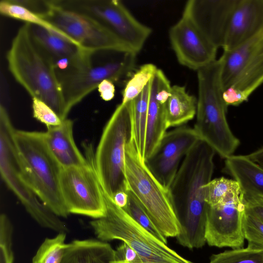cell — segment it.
<instances>
[{
	"label": "cell",
	"mask_w": 263,
	"mask_h": 263,
	"mask_svg": "<svg viewBox=\"0 0 263 263\" xmlns=\"http://www.w3.org/2000/svg\"><path fill=\"white\" fill-rule=\"evenodd\" d=\"M215 150L200 140L186 155L169 189L181 223L177 242L190 249L206 242L204 186L212 180Z\"/></svg>",
	"instance_id": "obj_1"
},
{
	"label": "cell",
	"mask_w": 263,
	"mask_h": 263,
	"mask_svg": "<svg viewBox=\"0 0 263 263\" xmlns=\"http://www.w3.org/2000/svg\"><path fill=\"white\" fill-rule=\"evenodd\" d=\"M11 73L30 95L47 104L63 121L68 114L51 58L33 39L30 24L17 30L6 54Z\"/></svg>",
	"instance_id": "obj_2"
},
{
	"label": "cell",
	"mask_w": 263,
	"mask_h": 263,
	"mask_svg": "<svg viewBox=\"0 0 263 263\" xmlns=\"http://www.w3.org/2000/svg\"><path fill=\"white\" fill-rule=\"evenodd\" d=\"M221 66L220 58L197 71V107L193 128L200 140L226 159L233 155L240 141L232 132L226 118L228 106L223 98Z\"/></svg>",
	"instance_id": "obj_3"
},
{
	"label": "cell",
	"mask_w": 263,
	"mask_h": 263,
	"mask_svg": "<svg viewBox=\"0 0 263 263\" xmlns=\"http://www.w3.org/2000/svg\"><path fill=\"white\" fill-rule=\"evenodd\" d=\"M14 143L24 178L40 201L59 217L68 212L62 199V167L49 151L44 132L14 129Z\"/></svg>",
	"instance_id": "obj_4"
},
{
	"label": "cell",
	"mask_w": 263,
	"mask_h": 263,
	"mask_svg": "<svg viewBox=\"0 0 263 263\" xmlns=\"http://www.w3.org/2000/svg\"><path fill=\"white\" fill-rule=\"evenodd\" d=\"M125 175L127 191L154 224L165 238L176 237L182 227L170 189L152 174L133 139L125 146Z\"/></svg>",
	"instance_id": "obj_5"
},
{
	"label": "cell",
	"mask_w": 263,
	"mask_h": 263,
	"mask_svg": "<svg viewBox=\"0 0 263 263\" xmlns=\"http://www.w3.org/2000/svg\"><path fill=\"white\" fill-rule=\"evenodd\" d=\"M106 213L90 223L101 241L120 240L132 247L138 256L127 261L116 259L112 263H194L139 224L124 210L105 195Z\"/></svg>",
	"instance_id": "obj_6"
},
{
	"label": "cell",
	"mask_w": 263,
	"mask_h": 263,
	"mask_svg": "<svg viewBox=\"0 0 263 263\" xmlns=\"http://www.w3.org/2000/svg\"><path fill=\"white\" fill-rule=\"evenodd\" d=\"M132 139V101L121 103L103 129L93 158L105 195L111 200L117 192L127 191L125 146Z\"/></svg>",
	"instance_id": "obj_7"
},
{
	"label": "cell",
	"mask_w": 263,
	"mask_h": 263,
	"mask_svg": "<svg viewBox=\"0 0 263 263\" xmlns=\"http://www.w3.org/2000/svg\"><path fill=\"white\" fill-rule=\"evenodd\" d=\"M220 58L224 101L238 105L263 84V29Z\"/></svg>",
	"instance_id": "obj_8"
},
{
	"label": "cell",
	"mask_w": 263,
	"mask_h": 263,
	"mask_svg": "<svg viewBox=\"0 0 263 263\" xmlns=\"http://www.w3.org/2000/svg\"><path fill=\"white\" fill-rule=\"evenodd\" d=\"M4 106H0V172L8 187L30 215L42 227L59 233L68 229L59 216L43 204L26 182L13 137L14 130Z\"/></svg>",
	"instance_id": "obj_9"
},
{
	"label": "cell",
	"mask_w": 263,
	"mask_h": 263,
	"mask_svg": "<svg viewBox=\"0 0 263 263\" xmlns=\"http://www.w3.org/2000/svg\"><path fill=\"white\" fill-rule=\"evenodd\" d=\"M57 3L93 18L137 54L152 32L119 0H58Z\"/></svg>",
	"instance_id": "obj_10"
},
{
	"label": "cell",
	"mask_w": 263,
	"mask_h": 263,
	"mask_svg": "<svg viewBox=\"0 0 263 263\" xmlns=\"http://www.w3.org/2000/svg\"><path fill=\"white\" fill-rule=\"evenodd\" d=\"M137 53H121L116 59L103 64L90 65L57 74L66 109L68 114L73 106L98 88L104 80L115 83L128 80L134 72Z\"/></svg>",
	"instance_id": "obj_11"
},
{
	"label": "cell",
	"mask_w": 263,
	"mask_h": 263,
	"mask_svg": "<svg viewBox=\"0 0 263 263\" xmlns=\"http://www.w3.org/2000/svg\"><path fill=\"white\" fill-rule=\"evenodd\" d=\"M43 19L76 44L93 52H134L126 44L93 18L64 8L51 0Z\"/></svg>",
	"instance_id": "obj_12"
},
{
	"label": "cell",
	"mask_w": 263,
	"mask_h": 263,
	"mask_svg": "<svg viewBox=\"0 0 263 263\" xmlns=\"http://www.w3.org/2000/svg\"><path fill=\"white\" fill-rule=\"evenodd\" d=\"M60 186L68 212L99 219L106 213L105 196L93 161L62 168Z\"/></svg>",
	"instance_id": "obj_13"
},
{
	"label": "cell",
	"mask_w": 263,
	"mask_h": 263,
	"mask_svg": "<svg viewBox=\"0 0 263 263\" xmlns=\"http://www.w3.org/2000/svg\"><path fill=\"white\" fill-rule=\"evenodd\" d=\"M245 211L239 186L217 204L207 205L205 237L210 246L238 249L243 246L242 220Z\"/></svg>",
	"instance_id": "obj_14"
},
{
	"label": "cell",
	"mask_w": 263,
	"mask_h": 263,
	"mask_svg": "<svg viewBox=\"0 0 263 263\" xmlns=\"http://www.w3.org/2000/svg\"><path fill=\"white\" fill-rule=\"evenodd\" d=\"M200 140L193 128L175 127L166 132L145 164L156 179L169 189L183 159Z\"/></svg>",
	"instance_id": "obj_15"
},
{
	"label": "cell",
	"mask_w": 263,
	"mask_h": 263,
	"mask_svg": "<svg viewBox=\"0 0 263 263\" xmlns=\"http://www.w3.org/2000/svg\"><path fill=\"white\" fill-rule=\"evenodd\" d=\"M168 36L178 62L183 66L197 71L216 60L218 48L183 13L170 28Z\"/></svg>",
	"instance_id": "obj_16"
},
{
	"label": "cell",
	"mask_w": 263,
	"mask_h": 263,
	"mask_svg": "<svg viewBox=\"0 0 263 263\" xmlns=\"http://www.w3.org/2000/svg\"><path fill=\"white\" fill-rule=\"evenodd\" d=\"M238 0H190L183 13L218 48L222 47L229 21Z\"/></svg>",
	"instance_id": "obj_17"
},
{
	"label": "cell",
	"mask_w": 263,
	"mask_h": 263,
	"mask_svg": "<svg viewBox=\"0 0 263 263\" xmlns=\"http://www.w3.org/2000/svg\"><path fill=\"white\" fill-rule=\"evenodd\" d=\"M171 88L170 81L163 71L158 69L151 81L144 161L155 151L168 129L166 105Z\"/></svg>",
	"instance_id": "obj_18"
},
{
	"label": "cell",
	"mask_w": 263,
	"mask_h": 263,
	"mask_svg": "<svg viewBox=\"0 0 263 263\" xmlns=\"http://www.w3.org/2000/svg\"><path fill=\"white\" fill-rule=\"evenodd\" d=\"M263 29V0H238L231 15L222 48L234 49Z\"/></svg>",
	"instance_id": "obj_19"
},
{
	"label": "cell",
	"mask_w": 263,
	"mask_h": 263,
	"mask_svg": "<svg viewBox=\"0 0 263 263\" xmlns=\"http://www.w3.org/2000/svg\"><path fill=\"white\" fill-rule=\"evenodd\" d=\"M73 126V122L67 118L59 125L47 127L44 132L46 145L62 168L81 166L88 162L75 143Z\"/></svg>",
	"instance_id": "obj_20"
},
{
	"label": "cell",
	"mask_w": 263,
	"mask_h": 263,
	"mask_svg": "<svg viewBox=\"0 0 263 263\" xmlns=\"http://www.w3.org/2000/svg\"><path fill=\"white\" fill-rule=\"evenodd\" d=\"M30 31L35 42L51 58L53 63L65 59L92 57L95 53L43 27L30 24Z\"/></svg>",
	"instance_id": "obj_21"
},
{
	"label": "cell",
	"mask_w": 263,
	"mask_h": 263,
	"mask_svg": "<svg viewBox=\"0 0 263 263\" xmlns=\"http://www.w3.org/2000/svg\"><path fill=\"white\" fill-rule=\"evenodd\" d=\"M225 167L238 183L243 197H263V169L246 155L228 157Z\"/></svg>",
	"instance_id": "obj_22"
},
{
	"label": "cell",
	"mask_w": 263,
	"mask_h": 263,
	"mask_svg": "<svg viewBox=\"0 0 263 263\" xmlns=\"http://www.w3.org/2000/svg\"><path fill=\"white\" fill-rule=\"evenodd\" d=\"M116 250L103 241L75 240L67 244L60 263H112Z\"/></svg>",
	"instance_id": "obj_23"
},
{
	"label": "cell",
	"mask_w": 263,
	"mask_h": 263,
	"mask_svg": "<svg viewBox=\"0 0 263 263\" xmlns=\"http://www.w3.org/2000/svg\"><path fill=\"white\" fill-rule=\"evenodd\" d=\"M197 98L190 95L185 87L172 86L171 95L166 105L168 128L183 125L196 115Z\"/></svg>",
	"instance_id": "obj_24"
},
{
	"label": "cell",
	"mask_w": 263,
	"mask_h": 263,
	"mask_svg": "<svg viewBox=\"0 0 263 263\" xmlns=\"http://www.w3.org/2000/svg\"><path fill=\"white\" fill-rule=\"evenodd\" d=\"M151 81L142 92L132 101V139L144 160Z\"/></svg>",
	"instance_id": "obj_25"
},
{
	"label": "cell",
	"mask_w": 263,
	"mask_h": 263,
	"mask_svg": "<svg viewBox=\"0 0 263 263\" xmlns=\"http://www.w3.org/2000/svg\"><path fill=\"white\" fill-rule=\"evenodd\" d=\"M0 12L1 14L5 16L43 27L68 40L50 23L37 14L15 3L13 0L1 1L0 2Z\"/></svg>",
	"instance_id": "obj_26"
},
{
	"label": "cell",
	"mask_w": 263,
	"mask_h": 263,
	"mask_svg": "<svg viewBox=\"0 0 263 263\" xmlns=\"http://www.w3.org/2000/svg\"><path fill=\"white\" fill-rule=\"evenodd\" d=\"M158 68L152 63L140 66L126 81L122 94L121 103H126L133 101L143 90L150 82Z\"/></svg>",
	"instance_id": "obj_27"
},
{
	"label": "cell",
	"mask_w": 263,
	"mask_h": 263,
	"mask_svg": "<svg viewBox=\"0 0 263 263\" xmlns=\"http://www.w3.org/2000/svg\"><path fill=\"white\" fill-rule=\"evenodd\" d=\"M66 233H59L52 238H46L32 258V263H60L67 244Z\"/></svg>",
	"instance_id": "obj_28"
},
{
	"label": "cell",
	"mask_w": 263,
	"mask_h": 263,
	"mask_svg": "<svg viewBox=\"0 0 263 263\" xmlns=\"http://www.w3.org/2000/svg\"><path fill=\"white\" fill-rule=\"evenodd\" d=\"M209 263H263V250L233 249L213 254Z\"/></svg>",
	"instance_id": "obj_29"
},
{
	"label": "cell",
	"mask_w": 263,
	"mask_h": 263,
	"mask_svg": "<svg viewBox=\"0 0 263 263\" xmlns=\"http://www.w3.org/2000/svg\"><path fill=\"white\" fill-rule=\"evenodd\" d=\"M239 186L234 179L223 177L211 180L203 187L204 197L208 206L218 204L232 190Z\"/></svg>",
	"instance_id": "obj_30"
},
{
	"label": "cell",
	"mask_w": 263,
	"mask_h": 263,
	"mask_svg": "<svg viewBox=\"0 0 263 263\" xmlns=\"http://www.w3.org/2000/svg\"><path fill=\"white\" fill-rule=\"evenodd\" d=\"M128 202L124 210L142 227L164 243H167L165 238L152 222L140 206L133 194L128 191Z\"/></svg>",
	"instance_id": "obj_31"
},
{
	"label": "cell",
	"mask_w": 263,
	"mask_h": 263,
	"mask_svg": "<svg viewBox=\"0 0 263 263\" xmlns=\"http://www.w3.org/2000/svg\"><path fill=\"white\" fill-rule=\"evenodd\" d=\"M242 227L248 247L263 250V222L246 210L243 217Z\"/></svg>",
	"instance_id": "obj_32"
},
{
	"label": "cell",
	"mask_w": 263,
	"mask_h": 263,
	"mask_svg": "<svg viewBox=\"0 0 263 263\" xmlns=\"http://www.w3.org/2000/svg\"><path fill=\"white\" fill-rule=\"evenodd\" d=\"M33 117L47 127L60 125L62 120L46 103L37 98H32Z\"/></svg>",
	"instance_id": "obj_33"
},
{
	"label": "cell",
	"mask_w": 263,
	"mask_h": 263,
	"mask_svg": "<svg viewBox=\"0 0 263 263\" xmlns=\"http://www.w3.org/2000/svg\"><path fill=\"white\" fill-rule=\"evenodd\" d=\"M245 209L263 222V197H243Z\"/></svg>",
	"instance_id": "obj_34"
},
{
	"label": "cell",
	"mask_w": 263,
	"mask_h": 263,
	"mask_svg": "<svg viewBox=\"0 0 263 263\" xmlns=\"http://www.w3.org/2000/svg\"><path fill=\"white\" fill-rule=\"evenodd\" d=\"M97 89L101 98L105 101H110L115 97V86L110 80H104L99 84Z\"/></svg>",
	"instance_id": "obj_35"
},
{
	"label": "cell",
	"mask_w": 263,
	"mask_h": 263,
	"mask_svg": "<svg viewBox=\"0 0 263 263\" xmlns=\"http://www.w3.org/2000/svg\"><path fill=\"white\" fill-rule=\"evenodd\" d=\"M112 201L118 206L124 210L126 208L128 202L127 191H120L117 192L114 195Z\"/></svg>",
	"instance_id": "obj_36"
},
{
	"label": "cell",
	"mask_w": 263,
	"mask_h": 263,
	"mask_svg": "<svg viewBox=\"0 0 263 263\" xmlns=\"http://www.w3.org/2000/svg\"><path fill=\"white\" fill-rule=\"evenodd\" d=\"M246 156L263 169V147Z\"/></svg>",
	"instance_id": "obj_37"
}]
</instances>
